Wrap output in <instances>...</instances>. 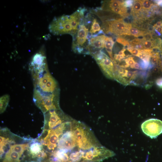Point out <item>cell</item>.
<instances>
[{"label":"cell","mask_w":162,"mask_h":162,"mask_svg":"<svg viewBox=\"0 0 162 162\" xmlns=\"http://www.w3.org/2000/svg\"><path fill=\"white\" fill-rule=\"evenodd\" d=\"M142 4L141 0H134L131 7V13L134 15L139 14L141 10Z\"/></svg>","instance_id":"18"},{"label":"cell","mask_w":162,"mask_h":162,"mask_svg":"<svg viewBox=\"0 0 162 162\" xmlns=\"http://www.w3.org/2000/svg\"><path fill=\"white\" fill-rule=\"evenodd\" d=\"M84 153L82 151L76 152L72 153L69 156L70 160L74 162H78L80 160Z\"/></svg>","instance_id":"19"},{"label":"cell","mask_w":162,"mask_h":162,"mask_svg":"<svg viewBox=\"0 0 162 162\" xmlns=\"http://www.w3.org/2000/svg\"><path fill=\"white\" fill-rule=\"evenodd\" d=\"M114 43L115 42L112 38L106 37L105 40L104 47L113 62L114 61V58L112 55V49Z\"/></svg>","instance_id":"13"},{"label":"cell","mask_w":162,"mask_h":162,"mask_svg":"<svg viewBox=\"0 0 162 162\" xmlns=\"http://www.w3.org/2000/svg\"><path fill=\"white\" fill-rule=\"evenodd\" d=\"M47 157V155L46 153L42 150L38 152L37 154L32 156L33 158H36L39 159H44Z\"/></svg>","instance_id":"25"},{"label":"cell","mask_w":162,"mask_h":162,"mask_svg":"<svg viewBox=\"0 0 162 162\" xmlns=\"http://www.w3.org/2000/svg\"><path fill=\"white\" fill-rule=\"evenodd\" d=\"M68 151L66 150L59 149L54 153V157L58 160L62 162L68 161L69 157L67 154Z\"/></svg>","instance_id":"14"},{"label":"cell","mask_w":162,"mask_h":162,"mask_svg":"<svg viewBox=\"0 0 162 162\" xmlns=\"http://www.w3.org/2000/svg\"><path fill=\"white\" fill-rule=\"evenodd\" d=\"M124 61L131 68H133L135 62L134 59V57L129 56L127 58L124 59Z\"/></svg>","instance_id":"24"},{"label":"cell","mask_w":162,"mask_h":162,"mask_svg":"<svg viewBox=\"0 0 162 162\" xmlns=\"http://www.w3.org/2000/svg\"><path fill=\"white\" fill-rule=\"evenodd\" d=\"M86 10L80 7L70 15L54 18L49 26L50 32L56 35L69 34L73 37L83 20Z\"/></svg>","instance_id":"1"},{"label":"cell","mask_w":162,"mask_h":162,"mask_svg":"<svg viewBox=\"0 0 162 162\" xmlns=\"http://www.w3.org/2000/svg\"><path fill=\"white\" fill-rule=\"evenodd\" d=\"M125 57L118 54H115L114 56L113 62L115 63L116 62H120Z\"/></svg>","instance_id":"27"},{"label":"cell","mask_w":162,"mask_h":162,"mask_svg":"<svg viewBox=\"0 0 162 162\" xmlns=\"http://www.w3.org/2000/svg\"><path fill=\"white\" fill-rule=\"evenodd\" d=\"M58 162V161H55V162Z\"/></svg>","instance_id":"38"},{"label":"cell","mask_w":162,"mask_h":162,"mask_svg":"<svg viewBox=\"0 0 162 162\" xmlns=\"http://www.w3.org/2000/svg\"><path fill=\"white\" fill-rule=\"evenodd\" d=\"M88 29L84 23L80 25L76 34L75 40H74L72 44V47L74 51L79 53L83 51V46L88 40Z\"/></svg>","instance_id":"8"},{"label":"cell","mask_w":162,"mask_h":162,"mask_svg":"<svg viewBox=\"0 0 162 162\" xmlns=\"http://www.w3.org/2000/svg\"><path fill=\"white\" fill-rule=\"evenodd\" d=\"M153 27L158 32L162 34V26L158 27L154 25Z\"/></svg>","instance_id":"30"},{"label":"cell","mask_w":162,"mask_h":162,"mask_svg":"<svg viewBox=\"0 0 162 162\" xmlns=\"http://www.w3.org/2000/svg\"><path fill=\"white\" fill-rule=\"evenodd\" d=\"M131 27L130 23L125 22L122 19L103 21L101 26L105 33L118 36L130 35L129 32Z\"/></svg>","instance_id":"2"},{"label":"cell","mask_w":162,"mask_h":162,"mask_svg":"<svg viewBox=\"0 0 162 162\" xmlns=\"http://www.w3.org/2000/svg\"><path fill=\"white\" fill-rule=\"evenodd\" d=\"M162 70V68L158 66H155L154 67L153 69V72L154 73H157L160 71V70Z\"/></svg>","instance_id":"32"},{"label":"cell","mask_w":162,"mask_h":162,"mask_svg":"<svg viewBox=\"0 0 162 162\" xmlns=\"http://www.w3.org/2000/svg\"><path fill=\"white\" fill-rule=\"evenodd\" d=\"M66 123H63L53 129L46 130V134L42 139L43 144L49 150H53L56 147L59 136L65 128Z\"/></svg>","instance_id":"4"},{"label":"cell","mask_w":162,"mask_h":162,"mask_svg":"<svg viewBox=\"0 0 162 162\" xmlns=\"http://www.w3.org/2000/svg\"><path fill=\"white\" fill-rule=\"evenodd\" d=\"M155 83L159 88L162 89V77L157 79L155 81Z\"/></svg>","instance_id":"29"},{"label":"cell","mask_w":162,"mask_h":162,"mask_svg":"<svg viewBox=\"0 0 162 162\" xmlns=\"http://www.w3.org/2000/svg\"><path fill=\"white\" fill-rule=\"evenodd\" d=\"M127 49L132 55L136 56L140 52V50L130 47L128 48Z\"/></svg>","instance_id":"26"},{"label":"cell","mask_w":162,"mask_h":162,"mask_svg":"<svg viewBox=\"0 0 162 162\" xmlns=\"http://www.w3.org/2000/svg\"><path fill=\"white\" fill-rule=\"evenodd\" d=\"M134 1L131 0H127L123 1V4L124 6L125 7H132L134 4Z\"/></svg>","instance_id":"28"},{"label":"cell","mask_w":162,"mask_h":162,"mask_svg":"<svg viewBox=\"0 0 162 162\" xmlns=\"http://www.w3.org/2000/svg\"><path fill=\"white\" fill-rule=\"evenodd\" d=\"M102 30L99 24L96 19H94L92 21L89 32H88V38H90L94 34L98 32H100Z\"/></svg>","instance_id":"15"},{"label":"cell","mask_w":162,"mask_h":162,"mask_svg":"<svg viewBox=\"0 0 162 162\" xmlns=\"http://www.w3.org/2000/svg\"><path fill=\"white\" fill-rule=\"evenodd\" d=\"M42 150V146L38 142H34L32 143L29 147L30 153L32 156L37 154L38 152Z\"/></svg>","instance_id":"17"},{"label":"cell","mask_w":162,"mask_h":162,"mask_svg":"<svg viewBox=\"0 0 162 162\" xmlns=\"http://www.w3.org/2000/svg\"><path fill=\"white\" fill-rule=\"evenodd\" d=\"M59 149L68 150L74 148L76 144V141L71 131H67L63 134L58 142Z\"/></svg>","instance_id":"10"},{"label":"cell","mask_w":162,"mask_h":162,"mask_svg":"<svg viewBox=\"0 0 162 162\" xmlns=\"http://www.w3.org/2000/svg\"><path fill=\"white\" fill-rule=\"evenodd\" d=\"M142 8L145 11H148L151 8L153 4L151 2L148 0H141Z\"/></svg>","instance_id":"22"},{"label":"cell","mask_w":162,"mask_h":162,"mask_svg":"<svg viewBox=\"0 0 162 162\" xmlns=\"http://www.w3.org/2000/svg\"><path fill=\"white\" fill-rule=\"evenodd\" d=\"M73 162L71 161H64V162Z\"/></svg>","instance_id":"37"},{"label":"cell","mask_w":162,"mask_h":162,"mask_svg":"<svg viewBox=\"0 0 162 162\" xmlns=\"http://www.w3.org/2000/svg\"><path fill=\"white\" fill-rule=\"evenodd\" d=\"M133 68L140 69V64L138 63L137 62H135Z\"/></svg>","instance_id":"33"},{"label":"cell","mask_w":162,"mask_h":162,"mask_svg":"<svg viewBox=\"0 0 162 162\" xmlns=\"http://www.w3.org/2000/svg\"><path fill=\"white\" fill-rule=\"evenodd\" d=\"M143 132L151 138H155L162 133V121L154 118L147 120L142 124Z\"/></svg>","instance_id":"6"},{"label":"cell","mask_w":162,"mask_h":162,"mask_svg":"<svg viewBox=\"0 0 162 162\" xmlns=\"http://www.w3.org/2000/svg\"><path fill=\"white\" fill-rule=\"evenodd\" d=\"M45 124L50 129H53L62 123V121L55 110L45 113Z\"/></svg>","instance_id":"11"},{"label":"cell","mask_w":162,"mask_h":162,"mask_svg":"<svg viewBox=\"0 0 162 162\" xmlns=\"http://www.w3.org/2000/svg\"><path fill=\"white\" fill-rule=\"evenodd\" d=\"M154 25L158 27L162 26V21L161 20L157 22Z\"/></svg>","instance_id":"35"},{"label":"cell","mask_w":162,"mask_h":162,"mask_svg":"<svg viewBox=\"0 0 162 162\" xmlns=\"http://www.w3.org/2000/svg\"><path fill=\"white\" fill-rule=\"evenodd\" d=\"M10 99L9 95L8 94L4 95L0 98V113L3 112L6 110L8 104Z\"/></svg>","instance_id":"16"},{"label":"cell","mask_w":162,"mask_h":162,"mask_svg":"<svg viewBox=\"0 0 162 162\" xmlns=\"http://www.w3.org/2000/svg\"><path fill=\"white\" fill-rule=\"evenodd\" d=\"M142 45L143 50H152L154 47L153 40H145L142 43Z\"/></svg>","instance_id":"21"},{"label":"cell","mask_w":162,"mask_h":162,"mask_svg":"<svg viewBox=\"0 0 162 162\" xmlns=\"http://www.w3.org/2000/svg\"><path fill=\"white\" fill-rule=\"evenodd\" d=\"M82 162H93L86 160V161H83Z\"/></svg>","instance_id":"36"},{"label":"cell","mask_w":162,"mask_h":162,"mask_svg":"<svg viewBox=\"0 0 162 162\" xmlns=\"http://www.w3.org/2000/svg\"><path fill=\"white\" fill-rule=\"evenodd\" d=\"M115 154L112 151L104 148H95L84 153L82 158L86 160L99 162Z\"/></svg>","instance_id":"7"},{"label":"cell","mask_w":162,"mask_h":162,"mask_svg":"<svg viewBox=\"0 0 162 162\" xmlns=\"http://www.w3.org/2000/svg\"><path fill=\"white\" fill-rule=\"evenodd\" d=\"M79 147L83 150H88L93 147V144L88 132L85 128L78 123L73 125L71 129Z\"/></svg>","instance_id":"3"},{"label":"cell","mask_w":162,"mask_h":162,"mask_svg":"<svg viewBox=\"0 0 162 162\" xmlns=\"http://www.w3.org/2000/svg\"><path fill=\"white\" fill-rule=\"evenodd\" d=\"M130 35H132L135 37L143 36L146 32L139 29L137 28L131 27L130 30Z\"/></svg>","instance_id":"20"},{"label":"cell","mask_w":162,"mask_h":162,"mask_svg":"<svg viewBox=\"0 0 162 162\" xmlns=\"http://www.w3.org/2000/svg\"><path fill=\"white\" fill-rule=\"evenodd\" d=\"M92 55L105 75L110 78H114V67L111 59L101 51Z\"/></svg>","instance_id":"5"},{"label":"cell","mask_w":162,"mask_h":162,"mask_svg":"<svg viewBox=\"0 0 162 162\" xmlns=\"http://www.w3.org/2000/svg\"><path fill=\"white\" fill-rule=\"evenodd\" d=\"M116 41L124 46H127L128 48L130 47V44L129 42L124 38L118 37L117 38Z\"/></svg>","instance_id":"23"},{"label":"cell","mask_w":162,"mask_h":162,"mask_svg":"<svg viewBox=\"0 0 162 162\" xmlns=\"http://www.w3.org/2000/svg\"><path fill=\"white\" fill-rule=\"evenodd\" d=\"M106 37L104 34L93 35L88 40L86 49L92 55L101 51L104 47Z\"/></svg>","instance_id":"9"},{"label":"cell","mask_w":162,"mask_h":162,"mask_svg":"<svg viewBox=\"0 0 162 162\" xmlns=\"http://www.w3.org/2000/svg\"><path fill=\"white\" fill-rule=\"evenodd\" d=\"M126 50V49L125 48H123L122 50L121 51H119L118 53V54L123 56V57H125V55L124 53V52Z\"/></svg>","instance_id":"31"},{"label":"cell","mask_w":162,"mask_h":162,"mask_svg":"<svg viewBox=\"0 0 162 162\" xmlns=\"http://www.w3.org/2000/svg\"><path fill=\"white\" fill-rule=\"evenodd\" d=\"M154 2L158 6H162V0L154 1Z\"/></svg>","instance_id":"34"},{"label":"cell","mask_w":162,"mask_h":162,"mask_svg":"<svg viewBox=\"0 0 162 162\" xmlns=\"http://www.w3.org/2000/svg\"><path fill=\"white\" fill-rule=\"evenodd\" d=\"M22 155L9 148L5 154L2 162H20Z\"/></svg>","instance_id":"12"}]
</instances>
